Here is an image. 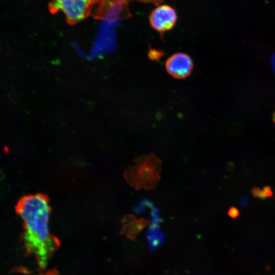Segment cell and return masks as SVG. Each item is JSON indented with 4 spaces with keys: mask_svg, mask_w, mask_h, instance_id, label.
<instances>
[{
    "mask_svg": "<svg viewBox=\"0 0 275 275\" xmlns=\"http://www.w3.org/2000/svg\"><path fill=\"white\" fill-rule=\"evenodd\" d=\"M17 213L22 221L25 249L36 256L40 268L43 269L60 244L50 233L49 203L42 195H30L19 202Z\"/></svg>",
    "mask_w": 275,
    "mask_h": 275,
    "instance_id": "1",
    "label": "cell"
},
{
    "mask_svg": "<svg viewBox=\"0 0 275 275\" xmlns=\"http://www.w3.org/2000/svg\"><path fill=\"white\" fill-rule=\"evenodd\" d=\"M161 165L160 159L153 154L139 157L126 170V181L135 189H154L159 180Z\"/></svg>",
    "mask_w": 275,
    "mask_h": 275,
    "instance_id": "2",
    "label": "cell"
},
{
    "mask_svg": "<svg viewBox=\"0 0 275 275\" xmlns=\"http://www.w3.org/2000/svg\"><path fill=\"white\" fill-rule=\"evenodd\" d=\"M176 20L177 14L175 10L165 5L155 8L149 17L151 26L161 33L170 30L174 26Z\"/></svg>",
    "mask_w": 275,
    "mask_h": 275,
    "instance_id": "3",
    "label": "cell"
},
{
    "mask_svg": "<svg viewBox=\"0 0 275 275\" xmlns=\"http://www.w3.org/2000/svg\"><path fill=\"white\" fill-rule=\"evenodd\" d=\"M193 66L191 58L183 52L172 55L166 63V68L168 73L177 79L184 78L190 75Z\"/></svg>",
    "mask_w": 275,
    "mask_h": 275,
    "instance_id": "4",
    "label": "cell"
},
{
    "mask_svg": "<svg viewBox=\"0 0 275 275\" xmlns=\"http://www.w3.org/2000/svg\"><path fill=\"white\" fill-rule=\"evenodd\" d=\"M92 0H64L54 7L60 10L71 22L83 19L88 14Z\"/></svg>",
    "mask_w": 275,
    "mask_h": 275,
    "instance_id": "5",
    "label": "cell"
},
{
    "mask_svg": "<svg viewBox=\"0 0 275 275\" xmlns=\"http://www.w3.org/2000/svg\"><path fill=\"white\" fill-rule=\"evenodd\" d=\"M110 26L111 25L103 21L101 23L88 53V57L90 58H96L104 51L111 48L112 39Z\"/></svg>",
    "mask_w": 275,
    "mask_h": 275,
    "instance_id": "6",
    "label": "cell"
},
{
    "mask_svg": "<svg viewBox=\"0 0 275 275\" xmlns=\"http://www.w3.org/2000/svg\"><path fill=\"white\" fill-rule=\"evenodd\" d=\"M128 0H107L103 11V21L112 25L123 15L129 14Z\"/></svg>",
    "mask_w": 275,
    "mask_h": 275,
    "instance_id": "7",
    "label": "cell"
},
{
    "mask_svg": "<svg viewBox=\"0 0 275 275\" xmlns=\"http://www.w3.org/2000/svg\"><path fill=\"white\" fill-rule=\"evenodd\" d=\"M149 221L143 218L137 219L134 215L128 214L122 221V232L127 238L134 239L148 224Z\"/></svg>",
    "mask_w": 275,
    "mask_h": 275,
    "instance_id": "8",
    "label": "cell"
},
{
    "mask_svg": "<svg viewBox=\"0 0 275 275\" xmlns=\"http://www.w3.org/2000/svg\"><path fill=\"white\" fill-rule=\"evenodd\" d=\"M252 194L257 198L265 199L272 196V192L270 187L266 186L262 189L257 187L254 188L252 190Z\"/></svg>",
    "mask_w": 275,
    "mask_h": 275,
    "instance_id": "9",
    "label": "cell"
},
{
    "mask_svg": "<svg viewBox=\"0 0 275 275\" xmlns=\"http://www.w3.org/2000/svg\"><path fill=\"white\" fill-rule=\"evenodd\" d=\"M239 214V211L238 209L234 207H231L228 211V215L232 218H235Z\"/></svg>",
    "mask_w": 275,
    "mask_h": 275,
    "instance_id": "10",
    "label": "cell"
},
{
    "mask_svg": "<svg viewBox=\"0 0 275 275\" xmlns=\"http://www.w3.org/2000/svg\"><path fill=\"white\" fill-rule=\"evenodd\" d=\"M136 1L143 2V3L153 4L155 5H158L163 1V0H136Z\"/></svg>",
    "mask_w": 275,
    "mask_h": 275,
    "instance_id": "11",
    "label": "cell"
},
{
    "mask_svg": "<svg viewBox=\"0 0 275 275\" xmlns=\"http://www.w3.org/2000/svg\"><path fill=\"white\" fill-rule=\"evenodd\" d=\"M39 275H60L59 272L55 269L49 270L45 273H42Z\"/></svg>",
    "mask_w": 275,
    "mask_h": 275,
    "instance_id": "12",
    "label": "cell"
},
{
    "mask_svg": "<svg viewBox=\"0 0 275 275\" xmlns=\"http://www.w3.org/2000/svg\"><path fill=\"white\" fill-rule=\"evenodd\" d=\"M271 64L272 66V68L273 69V72L275 74V53L273 54L271 59Z\"/></svg>",
    "mask_w": 275,
    "mask_h": 275,
    "instance_id": "13",
    "label": "cell"
},
{
    "mask_svg": "<svg viewBox=\"0 0 275 275\" xmlns=\"http://www.w3.org/2000/svg\"><path fill=\"white\" fill-rule=\"evenodd\" d=\"M248 200L245 198H242L240 200V203L242 205L244 206L247 203Z\"/></svg>",
    "mask_w": 275,
    "mask_h": 275,
    "instance_id": "14",
    "label": "cell"
},
{
    "mask_svg": "<svg viewBox=\"0 0 275 275\" xmlns=\"http://www.w3.org/2000/svg\"><path fill=\"white\" fill-rule=\"evenodd\" d=\"M64 0H53V7H55Z\"/></svg>",
    "mask_w": 275,
    "mask_h": 275,
    "instance_id": "15",
    "label": "cell"
},
{
    "mask_svg": "<svg viewBox=\"0 0 275 275\" xmlns=\"http://www.w3.org/2000/svg\"><path fill=\"white\" fill-rule=\"evenodd\" d=\"M273 121H274V122L275 123V111H274V112L273 113Z\"/></svg>",
    "mask_w": 275,
    "mask_h": 275,
    "instance_id": "16",
    "label": "cell"
},
{
    "mask_svg": "<svg viewBox=\"0 0 275 275\" xmlns=\"http://www.w3.org/2000/svg\"><path fill=\"white\" fill-rule=\"evenodd\" d=\"M273 275H275V274H273Z\"/></svg>",
    "mask_w": 275,
    "mask_h": 275,
    "instance_id": "17",
    "label": "cell"
}]
</instances>
